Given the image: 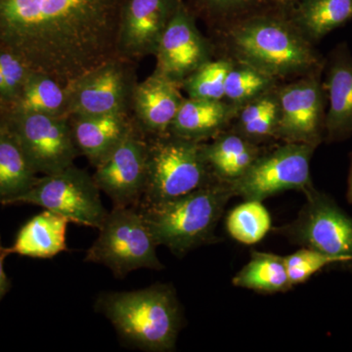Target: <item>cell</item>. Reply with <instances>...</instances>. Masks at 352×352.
I'll return each mask as SVG.
<instances>
[{"label":"cell","mask_w":352,"mask_h":352,"mask_svg":"<svg viewBox=\"0 0 352 352\" xmlns=\"http://www.w3.org/2000/svg\"><path fill=\"white\" fill-rule=\"evenodd\" d=\"M127 0H0V50L66 85L119 57Z\"/></svg>","instance_id":"cell-1"},{"label":"cell","mask_w":352,"mask_h":352,"mask_svg":"<svg viewBox=\"0 0 352 352\" xmlns=\"http://www.w3.org/2000/svg\"><path fill=\"white\" fill-rule=\"evenodd\" d=\"M228 57L280 82L322 72L325 60L288 12L274 7L222 27Z\"/></svg>","instance_id":"cell-2"},{"label":"cell","mask_w":352,"mask_h":352,"mask_svg":"<svg viewBox=\"0 0 352 352\" xmlns=\"http://www.w3.org/2000/svg\"><path fill=\"white\" fill-rule=\"evenodd\" d=\"M95 309L132 346L152 352L175 351L183 315L171 285L157 283L136 291L102 293Z\"/></svg>","instance_id":"cell-3"},{"label":"cell","mask_w":352,"mask_h":352,"mask_svg":"<svg viewBox=\"0 0 352 352\" xmlns=\"http://www.w3.org/2000/svg\"><path fill=\"white\" fill-rule=\"evenodd\" d=\"M233 197L230 185L214 182L179 198L138 208L157 247L164 245L182 258L219 241L215 228Z\"/></svg>","instance_id":"cell-4"},{"label":"cell","mask_w":352,"mask_h":352,"mask_svg":"<svg viewBox=\"0 0 352 352\" xmlns=\"http://www.w3.org/2000/svg\"><path fill=\"white\" fill-rule=\"evenodd\" d=\"M147 177L139 207L173 200L217 182L204 156V142L170 132L147 136Z\"/></svg>","instance_id":"cell-5"},{"label":"cell","mask_w":352,"mask_h":352,"mask_svg":"<svg viewBox=\"0 0 352 352\" xmlns=\"http://www.w3.org/2000/svg\"><path fill=\"white\" fill-rule=\"evenodd\" d=\"M98 230V237L87 250V263L105 265L118 279L142 268L164 270L156 241L138 208H113Z\"/></svg>","instance_id":"cell-6"},{"label":"cell","mask_w":352,"mask_h":352,"mask_svg":"<svg viewBox=\"0 0 352 352\" xmlns=\"http://www.w3.org/2000/svg\"><path fill=\"white\" fill-rule=\"evenodd\" d=\"M94 175L75 164L52 175L38 177L34 186L12 205L31 204L62 215L69 222L100 228L108 212Z\"/></svg>","instance_id":"cell-7"},{"label":"cell","mask_w":352,"mask_h":352,"mask_svg":"<svg viewBox=\"0 0 352 352\" xmlns=\"http://www.w3.org/2000/svg\"><path fill=\"white\" fill-rule=\"evenodd\" d=\"M317 147L300 143H285L266 149L248 173L231 188L245 201H261L288 190L305 193L314 186L310 161Z\"/></svg>","instance_id":"cell-8"},{"label":"cell","mask_w":352,"mask_h":352,"mask_svg":"<svg viewBox=\"0 0 352 352\" xmlns=\"http://www.w3.org/2000/svg\"><path fill=\"white\" fill-rule=\"evenodd\" d=\"M303 194L307 201L296 219L278 227L276 233L294 244L346 258L352 263V217L314 186Z\"/></svg>","instance_id":"cell-9"},{"label":"cell","mask_w":352,"mask_h":352,"mask_svg":"<svg viewBox=\"0 0 352 352\" xmlns=\"http://www.w3.org/2000/svg\"><path fill=\"white\" fill-rule=\"evenodd\" d=\"M4 120L36 173L63 170L80 155L68 116L10 112Z\"/></svg>","instance_id":"cell-10"},{"label":"cell","mask_w":352,"mask_h":352,"mask_svg":"<svg viewBox=\"0 0 352 352\" xmlns=\"http://www.w3.org/2000/svg\"><path fill=\"white\" fill-rule=\"evenodd\" d=\"M322 72L278 85L277 140L315 147L325 141L327 94L321 80Z\"/></svg>","instance_id":"cell-11"},{"label":"cell","mask_w":352,"mask_h":352,"mask_svg":"<svg viewBox=\"0 0 352 352\" xmlns=\"http://www.w3.org/2000/svg\"><path fill=\"white\" fill-rule=\"evenodd\" d=\"M134 65L116 57L66 85L69 117L131 112L132 95L138 82Z\"/></svg>","instance_id":"cell-12"},{"label":"cell","mask_w":352,"mask_h":352,"mask_svg":"<svg viewBox=\"0 0 352 352\" xmlns=\"http://www.w3.org/2000/svg\"><path fill=\"white\" fill-rule=\"evenodd\" d=\"M147 136L133 124L126 138L103 163L95 168L94 178L113 208H138L147 177Z\"/></svg>","instance_id":"cell-13"},{"label":"cell","mask_w":352,"mask_h":352,"mask_svg":"<svg viewBox=\"0 0 352 352\" xmlns=\"http://www.w3.org/2000/svg\"><path fill=\"white\" fill-rule=\"evenodd\" d=\"M212 56V44L201 34L195 15L182 0L157 45L155 73L182 83Z\"/></svg>","instance_id":"cell-14"},{"label":"cell","mask_w":352,"mask_h":352,"mask_svg":"<svg viewBox=\"0 0 352 352\" xmlns=\"http://www.w3.org/2000/svg\"><path fill=\"white\" fill-rule=\"evenodd\" d=\"M182 0H127L122 12L119 57L138 62L155 56L157 45Z\"/></svg>","instance_id":"cell-15"},{"label":"cell","mask_w":352,"mask_h":352,"mask_svg":"<svg viewBox=\"0 0 352 352\" xmlns=\"http://www.w3.org/2000/svg\"><path fill=\"white\" fill-rule=\"evenodd\" d=\"M182 91V83L155 72L136 83L132 95V117L146 136L168 133L185 99Z\"/></svg>","instance_id":"cell-16"},{"label":"cell","mask_w":352,"mask_h":352,"mask_svg":"<svg viewBox=\"0 0 352 352\" xmlns=\"http://www.w3.org/2000/svg\"><path fill=\"white\" fill-rule=\"evenodd\" d=\"M325 65V141L340 142L352 134V56L346 44L336 48Z\"/></svg>","instance_id":"cell-17"},{"label":"cell","mask_w":352,"mask_h":352,"mask_svg":"<svg viewBox=\"0 0 352 352\" xmlns=\"http://www.w3.org/2000/svg\"><path fill=\"white\" fill-rule=\"evenodd\" d=\"M80 155L96 168L119 146L133 124L131 112L69 117Z\"/></svg>","instance_id":"cell-18"},{"label":"cell","mask_w":352,"mask_h":352,"mask_svg":"<svg viewBox=\"0 0 352 352\" xmlns=\"http://www.w3.org/2000/svg\"><path fill=\"white\" fill-rule=\"evenodd\" d=\"M265 150L230 127L203 143L204 156L212 177L230 186L239 182Z\"/></svg>","instance_id":"cell-19"},{"label":"cell","mask_w":352,"mask_h":352,"mask_svg":"<svg viewBox=\"0 0 352 352\" xmlns=\"http://www.w3.org/2000/svg\"><path fill=\"white\" fill-rule=\"evenodd\" d=\"M239 108L226 100L185 97L168 132L187 140L207 142L231 126Z\"/></svg>","instance_id":"cell-20"},{"label":"cell","mask_w":352,"mask_h":352,"mask_svg":"<svg viewBox=\"0 0 352 352\" xmlns=\"http://www.w3.org/2000/svg\"><path fill=\"white\" fill-rule=\"evenodd\" d=\"M69 219L45 210L20 229L11 254L34 258H51L67 251L66 231Z\"/></svg>","instance_id":"cell-21"},{"label":"cell","mask_w":352,"mask_h":352,"mask_svg":"<svg viewBox=\"0 0 352 352\" xmlns=\"http://www.w3.org/2000/svg\"><path fill=\"white\" fill-rule=\"evenodd\" d=\"M288 15L314 43L352 19V0H296Z\"/></svg>","instance_id":"cell-22"},{"label":"cell","mask_w":352,"mask_h":352,"mask_svg":"<svg viewBox=\"0 0 352 352\" xmlns=\"http://www.w3.org/2000/svg\"><path fill=\"white\" fill-rule=\"evenodd\" d=\"M36 175L4 120L0 127V205H12L34 186Z\"/></svg>","instance_id":"cell-23"},{"label":"cell","mask_w":352,"mask_h":352,"mask_svg":"<svg viewBox=\"0 0 352 352\" xmlns=\"http://www.w3.org/2000/svg\"><path fill=\"white\" fill-rule=\"evenodd\" d=\"M277 87L241 106L230 129L256 144L263 145L277 140Z\"/></svg>","instance_id":"cell-24"},{"label":"cell","mask_w":352,"mask_h":352,"mask_svg":"<svg viewBox=\"0 0 352 352\" xmlns=\"http://www.w3.org/2000/svg\"><path fill=\"white\" fill-rule=\"evenodd\" d=\"M68 91L65 85L43 74L30 72L10 112L68 116ZM69 117V116H68Z\"/></svg>","instance_id":"cell-25"},{"label":"cell","mask_w":352,"mask_h":352,"mask_svg":"<svg viewBox=\"0 0 352 352\" xmlns=\"http://www.w3.org/2000/svg\"><path fill=\"white\" fill-rule=\"evenodd\" d=\"M239 288L259 293H283L293 288L287 273L284 256L270 252H252L251 259L233 277Z\"/></svg>","instance_id":"cell-26"},{"label":"cell","mask_w":352,"mask_h":352,"mask_svg":"<svg viewBox=\"0 0 352 352\" xmlns=\"http://www.w3.org/2000/svg\"><path fill=\"white\" fill-rule=\"evenodd\" d=\"M226 226L234 240L241 244L254 245L270 233L272 220L263 201H245L229 212Z\"/></svg>","instance_id":"cell-27"},{"label":"cell","mask_w":352,"mask_h":352,"mask_svg":"<svg viewBox=\"0 0 352 352\" xmlns=\"http://www.w3.org/2000/svg\"><path fill=\"white\" fill-rule=\"evenodd\" d=\"M278 80L249 65L233 60L227 74L224 100L236 106L244 105L278 85Z\"/></svg>","instance_id":"cell-28"},{"label":"cell","mask_w":352,"mask_h":352,"mask_svg":"<svg viewBox=\"0 0 352 352\" xmlns=\"http://www.w3.org/2000/svg\"><path fill=\"white\" fill-rule=\"evenodd\" d=\"M232 64L233 60L229 57L212 58L183 80V91L189 98L224 100L227 74Z\"/></svg>","instance_id":"cell-29"},{"label":"cell","mask_w":352,"mask_h":352,"mask_svg":"<svg viewBox=\"0 0 352 352\" xmlns=\"http://www.w3.org/2000/svg\"><path fill=\"white\" fill-rule=\"evenodd\" d=\"M194 15L219 25L277 7L275 0H189ZM278 8V7H277Z\"/></svg>","instance_id":"cell-30"},{"label":"cell","mask_w":352,"mask_h":352,"mask_svg":"<svg viewBox=\"0 0 352 352\" xmlns=\"http://www.w3.org/2000/svg\"><path fill=\"white\" fill-rule=\"evenodd\" d=\"M284 258L292 287L305 283L329 265L351 263L346 258L330 256L316 250L303 247L298 251L284 256Z\"/></svg>","instance_id":"cell-31"},{"label":"cell","mask_w":352,"mask_h":352,"mask_svg":"<svg viewBox=\"0 0 352 352\" xmlns=\"http://www.w3.org/2000/svg\"><path fill=\"white\" fill-rule=\"evenodd\" d=\"M0 72L6 80V103H11L19 94L21 88L31 71L13 53L0 50Z\"/></svg>","instance_id":"cell-32"},{"label":"cell","mask_w":352,"mask_h":352,"mask_svg":"<svg viewBox=\"0 0 352 352\" xmlns=\"http://www.w3.org/2000/svg\"><path fill=\"white\" fill-rule=\"evenodd\" d=\"M9 254H11L10 249L3 247L1 244V240H0V300L6 295L7 292L10 288V282H9V279L6 276L3 267L4 259Z\"/></svg>","instance_id":"cell-33"},{"label":"cell","mask_w":352,"mask_h":352,"mask_svg":"<svg viewBox=\"0 0 352 352\" xmlns=\"http://www.w3.org/2000/svg\"><path fill=\"white\" fill-rule=\"evenodd\" d=\"M346 200L352 205V152L351 154L349 178H347Z\"/></svg>","instance_id":"cell-34"},{"label":"cell","mask_w":352,"mask_h":352,"mask_svg":"<svg viewBox=\"0 0 352 352\" xmlns=\"http://www.w3.org/2000/svg\"><path fill=\"white\" fill-rule=\"evenodd\" d=\"M296 0H275V4L278 8L281 10L286 11L288 12L293 4L295 3Z\"/></svg>","instance_id":"cell-35"},{"label":"cell","mask_w":352,"mask_h":352,"mask_svg":"<svg viewBox=\"0 0 352 352\" xmlns=\"http://www.w3.org/2000/svg\"><path fill=\"white\" fill-rule=\"evenodd\" d=\"M0 96L6 102L7 97V89L6 80H4L3 76H2L1 72H0Z\"/></svg>","instance_id":"cell-36"},{"label":"cell","mask_w":352,"mask_h":352,"mask_svg":"<svg viewBox=\"0 0 352 352\" xmlns=\"http://www.w3.org/2000/svg\"><path fill=\"white\" fill-rule=\"evenodd\" d=\"M3 122H4V120H2L1 119H0V127H1L2 124H3Z\"/></svg>","instance_id":"cell-37"},{"label":"cell","mask_w":352,"mask_h":352,"mask_svg":"<svg viewBox=\"0 0 352 352\" xmlns=\"http://www.w3.org/2000/svg\"><path fill=\"white\" fill-rule=\"evenodd\" d=\"M4 101L3 99L1 98V96H0V105H1V102Z\"/></svg>","instance_id":"cell-38"}]
</instances>
